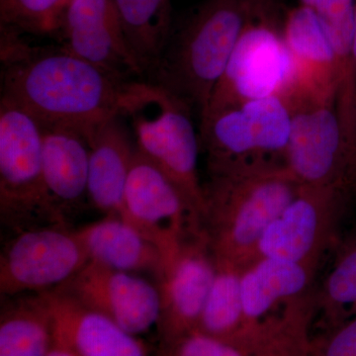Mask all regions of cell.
Segmentation results:
<instances>
[{
    "mask_svg": "<svg viewBox=\"0 0 356 356\" xmlns=\"http://www.w3.org/2000/svg\"><path fill=\"white\" fill-rule=\"evenodd\" d=\"M257 0H210L168 42L153 67L154 83L200 116L224 74Z\"/></svg>",
    "mask_w": 356,
    "mask_h": 356,
    "instance_id": "3",
    "label": "cell"
},
{
    "mask_svg": "<svg viewBox=\"0 0 356 356\" xmlns=\"http://www.w3.org/2000/svg\"><path fill=\"white\" fill-rule=\"evenodd\" d=\"M344 195L346 192L332 187L302 184L264 232L257 259L271 257L317 267L331 240Z\"/></svg>",
    "mask_w": 356,
    "mask_h": 356,
    "instance_id": "11",
    "label": "cell"
},
{
    "mask_svg": "<svg viewBox=\"0 0 356 356\" xmlns=\"http://www.w3.org/2000/svg\"><path fill=\"white\" fill-rule=\"evenodd\" d=\"M310 356H356V314L313 339Z\"/></svg>",
    "mask_w": 356,
    "mask_h": 356,
    "instance_id": "28",
    "label": "cell"
},
{
    "mask_svg": "<svg viewBox=\"0 0 356 356\" xmlns=\"http://www.w3.org/2000/svg\"><path fill=\"white\" fill-rule=\"evenodd\" d=\"M353 53H355V64H356V0L355 10V33H353Z\"/></svg>",
    "mask_w": 356,
    "mask_h": 356,
    "instance_id": "30",
    "label": "cell"
},
{
    "mask_svg": "<svg viewBox=\"0 0 356 356\" xmlns=\"http://www.w3.org/2000/svg\"><path fill=\"white\" fill-rule=\"evenodd\" d=\"M125 38L144 72L153 70L170 39L172 0H112Z\"/></svg>",
    "mask_w": 356,
    "mask_h": 356,
    "instance_id": "22",
    "label": "cell"
},
{
    "mask_svg": "<svg viewBox=\"0 0 356 356\" xmlns=\"http://www.w3.org/2000/svg\"><path fill=\"white\" fill-rule=\"evenodd\" d=\"M302 6H309L312 7V8H314V6H315L316 0H301Z\"/></svg>",
    "mask_w": 356,
    "mask_h": 356,
    "instance_id": "31",
    "label": "cell"
},
{
    "mask_svg": "<svg viewBox=\"0 0 356 356\" xmlns=\"http://www.w3.org/2000/svg\"><path fill=\"white\" fill-rule=\"evenodd\" d=\"M121 217L161 250L165 262L189 232L202 229L172 180L138 149Z\"/></svg>",
    "mask_w": 356,
    "mask_h": 356,
    "instance_id": "10",
    "label": "cell"
},
{
    "mask_svg": "<svg viewBox=\"0 0 356 356\" xmlns=\"http://www.w3.org/2000/svg\"><path fill=\"white\" fill-rule=\"evenodd\" d=\"M293 81L294 70L282 31L257 0L201 119L259 98L284 97Z\"/></svg>",
    "mask_w": 356,
    "mask_h": 356,
    "instance_id": "6",
    "label": "cell"
},
{
    "mask_svg": "<svg viewBox=\"0 0 356 356\" xmlns=\"http://www.w3.org/2000/svg\"><path fill=\"white\" fill-rule=\"evenodd\" d=\"M287 102V100H286ZM292 127L286 168L302 184L348 192L356 185L355 158L334 103L289 100Z\"/></svg>",
    "mask_w": 356,
    "mask_h": 356,
    "instance_id": "7",
    "label": "cell"
},
{
    "mask_svg": "<svg viewBox=\"0 0 356 356\" xmlns=\"http://www.w3.org/2000/svg\"><path fill=\"white\" fill-rule=\"evenodd\" d=\"M57 32L65 50L114 76L126 81L144 74L112 0H70Z\"/></svg>",
    "mask_w": 356,
    "mask_h": 356,
    "instance_id": "13",
    "label": "cell"
},
{
    "mask_svg": "<svg viewBox=\"0 0 356 356\" xmlns=\"http://www.w3.org/2000/svg\"><path fill=\"white\" fill-rule=\"evenodd\" d=\"M127 115L140 153L172 180L203 227L205 188L199 178V140L191 107L161 86L134 81Z\"/></svg>",
    "mask_w": 356,
    "mask_h": 356,
    "instance_id": "4",
    "label": "cell"
},
{
    "mask_svg": "<svg viewBox=\"0 0 356 356\" xmlns=\"http://www.w3.org/2000/svg\"><path fill=\"white\" fill-rule=\"evenodd\" d=\"M257 147L267 165L286 168V151L292 127V110L280 95L252 100L242 105Z\"/></svg>",
    "mask_w": 356,
    "mask_h": 356,
    "instance_id": "24",
    "label": "cell"
},
{
    "mask_svg": "<svg viewBox=\"0 0 356 356\" xmlns=\"http://www.w3.org/2000/svg\"><path fill=\"white\" fill-rule=\"evenodd\" d=\"M48 356H76L72 353V350H70L67 346H65L64 344L58 343L54 339L53 346H51L50 353H49Z\"/></svg>",
    "mask_w": 356,
    "mask_h": 356,
    "instance_id": "29",
    "label": "cell"
},
{
    "mask_svg": "<svg viewBox=\"0 0 356 356\" xmlns=\"http://www.w3.org/2000/svg\"><path fill=\"white\" fill-rule=\"evenodd\" d=\"M43 128L36 118L6 97L0 103V216L16 233L58 225L42 168Z\"/></svg>",
    "mask_w": 356,
    "mask_h": 356,
    "instance_id": "5",
    "label": "cell"
},
{
    "mask_svg": "<svg viewBox=\"0 0 356 356\" xmlns=\"http://www.w3.org/2000/svg\"><path fill=\"white\" fill-rule=\"evenodd\" d=\"M42 128L44 188L55 222L67 226L70 211L88 198V140L77 129L53 125Z\"/></svg>",
    "mask_w": 356,
    "mask_h": 356,
    "instance_id": "16",
    "label": "cell"
},
{
    "mask_svg": "<svg viewBox=\"0 0 356 356\" xmlns=\"http://www.w3.org/2000/svg\"><path fill=\"white\" fill-rule=\"evenodd\" d=\"M282 34L294 70L293 86L285 99L336 104L334 51L315 9L302 6L290 11Z\"/></svg>",
    "mask_w": 356,
    "mask_h": 356,
    "instance_id": "14",
    "label": "cell"
},
{
    "mask_svg": "<svg viewBox=\"0 0 356 356\" xmlns=\"http://www.w3.org/2000/svg\"><path fill=\"white\" fill-rule=\"evenodd\" d=\"M315 299L307 294L284 304L282 311L262 321L250 356H310Z\"/></svg>",
    "mask_w": 356,
    "mask_h": 356,
    "instance_id": "23",
    "label": "cell"
},
{
    "mask_svg": "<svg viewBox=\"0 0 356 356\" xmlns=\"http://www.w3.org/2000/svg\"><path fill=\"white\" fill-rule=\"evenodd\" d=\"M89 147L88 199L105 215L121 216L136 149L119 117L84 134Z\"/></svg>",
    "mask_w": 356,
    "mask_h": 356,
    "instance_id": "17",
    "label": "cell"
},
{
    "mask_svg": "<svg viewBox=\"0 0 356 356\" xmlns=\"http://www.w3.org/2000/svg\"><path fill=\"white\" fill-rule=\"evenodd\" d=\"M54 327L46 293L13 300L0 315V356H48Z\"/></svg>",
    "mask_w": 356,
    "mask_h": 356,
    "instance_id": "20",
    "label": "cell"
},
{
    "mask_svg": "<svg viewBox=\"0 0 356 356\" xmlns=\"http://www.w3.org/2000/svg\"><path fill=\"white\" fill-rule=\"evenodd\" d=\"M301 186L286 168L211 177L205 188L203 229L215 257L243 269L255 261L264 232Z\"/></svg>",
    "mask_w": 356,
    "mask_h": 356,
    "instance_id": "2",
    "label": "cell"
},
{
    "mask_svg": "<svg viewBox=\"0 0 356 356\" xmlns=\"http://www.w3.org/2000/svg\"><path fill=\"white\" fill-rule=\"evenodd\" d=\"M19 33L2 28V97L42 125L83 134L127 114L133 81H127L60 49L30 48Z\"/></svg>",
    "mask_w": 356,
    "mask_h": 356,
    "instance_id": "1",
    "label": "cell"
},
{
    "mask_svg": "<svg viewBox=\"0 0 356 356\" xmlns=\"http://www.w3.org/2000/svg\"><path fill=\"white\" fill-rule=\"evenodd\" d=\"M74 231L89 261L125 273L161 277L165 267L163 252L119 215H105Z\"/></svg>",
    "mask_w": 356,
    "mask_h": 356,
    "instance_id": "18",
    "label": "cell"
},
{
    "mask_svg": "<svg viewBox=\"0 0 356 356\" xmlns=\"http://www.w3.org/2000/svg\"><path fill=\"white\" fill-rule=\"evenodd\" d=\"M216 273V259L203 229L189 232L165 262L159 278L161 343L197 330Z\"/></svg>",
    "mask_w": 356,
    "mask_h": 356,
    "instance_id": "9",
    "label": "cell"
},
{
    "mask_svg": "<svg viewBox=\"0 0 356 356\" xmlns=\"http://www.w3.org/2000/svg\"><path fill=\"white\" fill-rule=\"evenodd\" d=\"M70 0H0L2 28L17 33L57 32Z\"/></svg>",
    "mask_w": 356,
    "mask_h": 356,
    "instance_id": "26",
    "label": "cell"
},
{
    "mask_svg": "<svg viewBox=\"0 0 356 356\" xmlns=\"http://www.w3.org/2000/svg\"><path fill=\"white\" fill-rule=\"evenodd\" d=\"M54 339L76 356H149L147 344L58 289L47 291Z\"/></svg>",
    "mask_w": 356,
    "mask_h": 356,
    "instance_id": "15",
    "label": "cell"
},
{
    "mask_svg": "<svg viewBox=\"0 0 356 356\" xmlns=\"http://www.w3.org/2000/svg\"><path fill=\"white\" fill-rule=\"evenodd\" d=\"M88 261L74 229L63 225L25 229L17 233L0 257V293L13 298L57 289Z\"/></svg>",
    "mask_w": 356,
    "mask_h": 356,
    "instance_id": "8",
    "label": "cell"
},
{
    "mask_svg": "<svg viewBox=\"0 0 356 356\" xmlns=\"http://www.w3.org/2000/svg\"><path fill=\"white\" fill-rule=\"evenodd\" d=\"M317 267L285 259L259 257L242 271L243 311L257 327L270 312L308 293Z\"/></svg>",
    "mask_w": 356,
    "mask_h": 356,
    "instance_id": "19",
    "label": "cell"
},
{
    "mask_svg": "<svg viewBox=\"0 0 356 356\" xmlns=\"http://www.w3.org/2000/svg\"><path fill=\"white\" fill-rule=\"evenodd\" d=\"M315 304L330 327L355 315L356 247L346 252L332 268Z\"/></svg>",
    "mask_w": 356,
    "mask_h": 356,
    "instance_id": "25",
    "label": "cell"
},
{
    "mask_svg": "<svg viewBox=\"0 0 356 356\" xmlns=\"http://www.w3.org/2000/svg\"><path fill=\"white\" fill-rule=\"evenodd\" d=\"M261 330L252 339L240 341H224L195 330L161 343L158 356H250Z\"/></svg>",
    "mask_w": 356,
    "mask_h": 356,
    "instance_id": "27",
    "label": "cell"
},
{
    "mask_svg": "<svg viewBox=\"0 0 356 356\" xmlns=\"http://www.w3.org/2000/svg\"><path fill=\"white\" fill-rule=\"evenodd\" d=\"M216 259V257H215ZM242 267L216 259V273L204 305L198 331L224 341H240L252 339L261 324L252 327L243 311Z\"/></svg>",
    "mask_w": 356,
    "mask_h": 356,
    "instance_id": "21",
    "label": "cell"
},
{
    "mask_svg": "<svg viewBox=\"0 0 356 356\" xmlns=\"http://www.w3.org/2000/svg\"><path fill=\"white\" fill-rule=\"evenodd\" d=\"M57 289L134 336L144 334L158 324L161 311L158 285L154 286L139 274L88 261Z\"/></svg>",
    "mask_w": 356,
    "mask_h": 356,
    "instance_id": "12",
    "label": "cell"
}]
</instances>
